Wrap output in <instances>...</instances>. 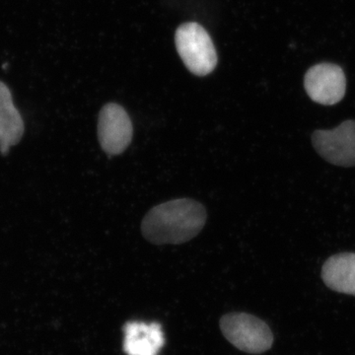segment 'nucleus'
I'll list each match as a JSON object with an SVG mask.
<instances>
[{
    "label": "nucleus",
    "mask_w": 355,
    "mask_h": 355,
    "mask_svg": "<svg viewBox=\"0 0 355 355\" xmlns=\"http://www.w3.org/2000/svg\"><path fill=\"white\" fill-rule=\"evenodd\" d=\"M207 210L191 198H178L154 207L144 217L141 232L155 245L182 244L202 230Z\"/></svg>",
    "instance_id": "obj_1"
},
{
    "label": "nucleus",
    "mask_w": 355,
    "mask_h": 355,
    "mask_svg": "<svg viewBox=\"0 0 355 355\" xmlns=\"http://www.w3.org/2000/svg\"><path fill=\"white\" fill-rule=\"evenodd\" d=\"M175 43L187 69L198 76L211 73L217 64V53L207 30L198 23H184L175 35Z\"/></svg>",
    "instance_id": "obj_2"
},
{
    "label": "nucleus",
    "mask_w": 355,
    "mask_h": 355,
    "mask_svg": "<svg viewBox=\"0 0 355 355\" xmlns=\"http://www.w3.org/2000/svg\"><path fill=\"white\" fill-rule=\"evenodd\" d=\"M220 328L229 343L247 354H263L272 347L273 335L265 322L247 313L222 317Z\"/></svg>",
    "instance_id": "obj_3"
},
{
    "label": "nucleus",
    "mask_w": 355,
    "mask_h": 355,
    "mask_svg": "<svg viewBox=\"0 0 355 355\" xmlns=\"http://www.w3.org/2000/svg\"><path fill=\"white\" fill-rule=\"evenodd\" d=\"M312 142L318 154L331 164L355 166V121H343L335 130H316Z\"/></svg>",
    "instance_id": "obj_4"
},
{
    "label": "nucleus",
    "mask_w": 355,
    "mask_h": 355,
    "mask_svg": "<svg viewBox=\"0 0 355 355\" xmlns=\"http://www.w3.org/2000/svg\"><path fill=\"white\" fill-rule=\"evenodd\" d=\"M132 123L120 105L109 103L103 107L98 121V139L105 153L110 155L123 153L132 142Z\"/></svg>",
    "instance_id": "obj_5"
},
{
    "label": "nucleus",
    "mask_w": 355,
    "mask_h": 355,
    "mask_svg": "<svg viewBox=\"0 0 355 355\" xmlns=\"http://www.w3.org/2000/svg\"><path fill=\"white\" fill-rule=\"evenodd\" d=\"M304 87L312 101L331 106L342 101L345 97L347 78L338 65L316 64L306 72Z\"/></svg>",
    "instance_id": "obj_6"
},
{
    "label": "nucleus",
    "mask_w": 355,
    "mask_h": 355,
    "mask_svg": "<svg viewBox=\"0 0 355 355\" xmlns=\"http://www.w3.org/2000/svg\"><path fill=\"white\" fill-rule=\"evenodd\" d=\"M123 334L127 355H158L165 345L164 333L158 323L128 322L123 326Z\"/></svg>",
    "instance_id": "obj_7"
},
{
    "label": "nucleus",
    "mask_w": 355,
    "mask_h": 355,
    "mask_svg": "<svg viewBox=\"0 0 355 355\" xmlns=\"http://www.w3.org/2000/svg\"><path fill=\"white\" fill-rule=\"evenodd\" d=\"M24 130V121L14 106L10 89L0 81V153L2 155H7L11 146L19 144Z\"/></svg>",
    "instance_id": "obj_8"
},
{
    "label": "nucleus",
    "mask_w": 355,
    "mask_h": 355,
    "mask_svg": "<svg viewBox=\"0 0 355 355\" xmlns=\"http://www.w3.org/2000/svg\"><path fill=\"white\" fill-rule=\"evenodd\" d=\"M322 279L331 291L355 295V254L342 253L324 263Z\"/></svg>",
    "instance_id": "obj_9"
}]
</instances>
